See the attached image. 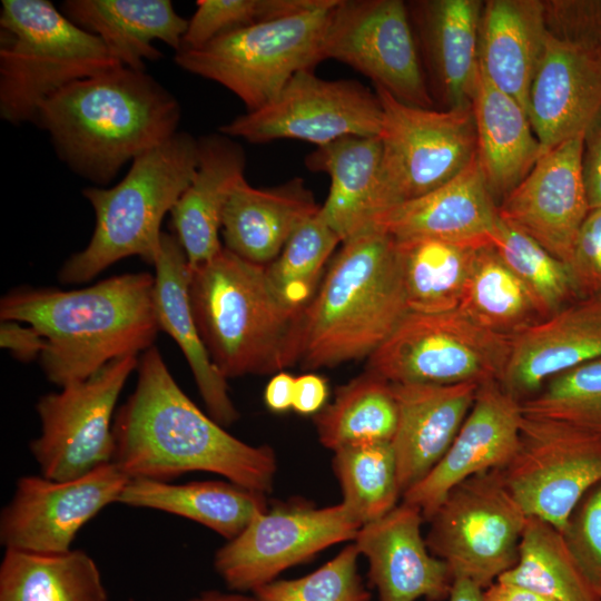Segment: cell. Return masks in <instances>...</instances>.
I'll return each instance as SVG.
<instances>
[{"label":"cell","instance_id":"21","mask_svg":"<svg viewBox=\"0 0 601 601\" xmlns=\"http://www.w3.org/2000/svg\"><path fill=\"white\" fill-rule=\"evenodd\" d=\"M601 114V55L548 32L528 116L543 150L585 135Z\"/></svg>","mask_w":601,"mask_h":601},{"label":"cell","instance_id":"42","mask_svg":"<svg viewBox=\"0 0 601 601\" xmlns=\"http://www.w3.org/2000/svg\"><path fill=\"white\" fill-rule=\"evenodd\" d=\"M524 416L551 420L601 434V358L550 378L521 403Z\"/></svg>","mask_w":601,"mask_h":601},{"label":"cell","instance_id":"6","mask_svg":"<svg viewBox=\"0 0 601 601\" xmlns=\"http://www.w3.org/2000/svg\"><path fill=\"white\" fill-rule=\"evenodd\" d=\"M197 162V139L177 131L138 156L117 185L85 188L82 195L95 211L93 233L88 245L63 263L59 282H90L131 256L152 264L160 246L161 221L191 183Z\"/></svg>","mask_w":601,"mask_h":601},{"label":"cell","instance_id":"20","mask_svg":"<svg viewBox=\"0 0 601 601\" xmlns=\"http://www.w3.org/2000/svg\"><path fill=\"white\" fill-rule=\"evenodd\" d=\"M423 521L417 506L402 502L357 531L354 543L368 562V581L378 601L449 599L454 580L447 564L430 552Z\"/></svg>","mask_w":601,"mask_h":601},{"label":"cell","instance_id":"50","mask_svg":"<svg viewBox=\"0 0 601 601\" xmlns=\"http://www.w3.org/2000/svg\"><path fill=\"white\" fill-rule=\"evenodd\" d=\"M328 396L327 382L321 375L306 373L295 377L292 408L302 415H311L324 408Z\"/></svg>","mask_w":601,"mask_h":601},{"label":"cell","instance_id":"8","mask_svg":"<svg viewBox=\"0 0 601 601\" xmlns=\"http://www.w3.org/2000/svg\"><path fill=\"white\" fill-rule=\"evenodd\" d=\"M338 0L223 33L200 48L180 50L175 62L236 95L247 111L267 105L299 71L324 60L323 43Z\"/></svg>","mask_w":601,"mask_h":601},{"label":"cell","instance_id":"28","mask_svg":"<svg viewBox=\"0 0 601 601\" xmlns=\"http://www.w3.org/2000/svg\"><path fill=\"white\" fill-rule=\"evenodd\" d=\"M60 10L98 37L124 67L137 71H145L146 60L160 59L156 40L179 51L188 27L169 0H67Z\"/></svg>","mask_w":601,"mask_h":601},{"label":"cell","instance_id":"24","mask_svg":"<svg viewBox=\"0 0 601 601\" xmlns=\"http://www.w3.org/2000/svg\"><path fill=\"white\" fill-rule=\"evenodd\" d=\"M397 426L391 441L402 495L444 456L465 421L480 384L392 383Z\"/></svg>","mask_w":601,"mask_h":601},{"label":"cell","instance_id":"5","mask_svg":"<svg viewBox=\"0 0 601 601\" xmlns=\"http://www.w3.org/2000/svg\"><path fill=\"white\" fill-rule=\"evenodd\" d=\"M189 295L201 339L226 380L276 374L297 363L300 315L280 303L265 266L223 246L190 269Z\"/></svg>","mask_w":601,"mask_h":601},{"label":"cell","instance_id":"14","mask_svg":"<svg viewBox=\"0 0 601 601\" xmlns=\"http://www.w3.org/2000/svg\"><path fill=\"white\" fill-rule=\"evenodd\" d=\"M382 106L354 80H325L313 69L296 73L267 105L239 115L219 132L253 144L304 140L317 147L347 136H378Z\"/></svg>","mask_w":601,"mask_h":601},{"label":"cell","instance_id":"27","mask_svg":"<svg viewBox=\"0 0 601 601\" xmlns=\"http://www.w3.org/2000/svg\"><path fill=\"white\" fill-rule=\"evenodd\" d=\"M319 209L302 178L264 189L243 178L224 210V247L245 260L267 266L298 227Z\"/></svg>","mask_w":601,"mask_h":601},{"label":"cell","instance_id":"22","mask_svg":"<svg viewBox=\"0 0 601 601\" xmlns=\"http://www.w3.org/2000/svg\"><path fill=\"white\" fill-rule=\"evenodd\" d=\"M601 358V295L579 298L511 338L499 382L522 403L553 376Z\"/></svg>","mask_w":601,"mask_h":601},{"label":"cell","instance_id":"54","mask_svg":"<svg viewBox=\"0 0 601 601\" xmlns=\"http://www.w3.org/2000/svg\"><path fill=\"white\" fill-rule=\"evenodd\" d=\"M188 601H258V600L254 594L245 595L242 592L224 593L219 591H207Z\"/></svg>","mask_w":601,"mask_h":601},{"label":"cell","instance_id":"45","mask_svg":"<svg viewBox=\"0 0 601 601\" xmlns=\"http://www.w3.org/2000/svg\"><path fill=\"white\" fill-rule=\"evenodd\" d=\"M562 533L581 571L601 597V481L580 499Z\"/></svg>","mask_w":601,"mask_h":601},{"label":"cell","instance_id":"40","mask_svg":"<svg viewBox=\"0 0 601 601\" xmlns=\"http://www.w3.org/2000/svg\"><path fill=\"white\" fill-rule=\"evenodd\" d=\"M338 244L341 238L318 211L298 227L280 254L265 266L274 293L288 311L300 315L307 307Z\"/></svg>","mask_w":601,"mask_h":601},{"label":"cell","instance_id":"17","mask_svg":"<svg viewBox=\"0 0 601 601\" xmlns=\"http://www.w3.org/2000/svg\"><path fill=\"white\" fill-rule=\"evenodd\" d=\"M128 481L114 462L68 481L22 476L1 511L0 542L11 550L67 552L79 530L118 501Z\"/></svg>","mask_w":601,"mask_h":601},{"label":"cell","instance_id":"10","mask_svg":"<svg viewBox=\"0 0 601 601\" xmlns=\"http://www.w3.org/2000/svg\"><path fill=\"white\" fill-rule=\"evenodd\" d=\"M528 515L511 495L500 470L455 485L428 520L430 552L455 579L487 589L518 561Z\"/></svg>","mask_w":601,"mask_h":601},{"label":"cell","instance_id":"44","mask_svg":"<svg viewBox=\"0 0 601 601\" xmlns=\"http://www.w3.org/2000/svg\"><path fill=\"white\" fill-rule=\"evenodd\" d=\"M358 555L355 543H351L312 573L275 580L253 594L258 601H370L371 592L357 571Z\"/></svg>","mask_w":601,"mask_h":601},{"label":"cell","instance_id":"51","mask_svg":"<svg viewBox=\"0 0 601 601\" xmlns=\"http://www.w3.org/2000/svg\"><path fill=\"white\" fill-rule=\"evenodd\" d=\"M295 377L286 372L276 373L266 385L264 401L276 413L292 408Z\"/></svg>","mask_w":601,"mask_h":601},{"label":"cell","instance_id":"37","mask_svg":"<svg viewBox=\"0 0 601 601\" xmlns=\"http://www.w3.org/2000/svg\"><path fill=\"white\" fill-rule=\"evenodd\" d=\"M457 309L479 326L509 337L545 319L531 292L492 245L479 249Z\"/></svg>","mask_w":601,"mask_h":601},{"label":"cell","instance_id":"26","mask_svg":"<svg viewBox=\"0 0 601 601\" xmlns=\"http://www.w3.org/2000/svg\"><path fill=\"white\" fill-rule=\"evenodd\" d=\"M195 176L170 211L175 235L190 269L214 258L223 248L219 240L227 201L245 178V151L231 137L213 134L197 139Z\"/></svg>","mask_w":601,"mask_h":601},{"label":"cell","instance_id":"16","mask_svg":"<svg viewBox=\"0 0 601 601\" xmlns=\"http://www.w3.org/2000/svg\"><path fill=\"white\" fill-rule=\"evenodd\" d=\"M323 56L351 66L402 102L432 106L408 11L401 0H338Z\"/></svg>","mask_w":601,"mask_h":601},{"label":"cell","instance_id":"15","mask_svg":"<svg viewBox=\"0 0 601 601\" xmlns=\"http://www.w3.org/2000/svg\"><path fill=\"white\" fill-rule=\"evenodd\" d=\"M361 526L342 503L324 508L282 503L256 515L218 549L214 566L230 590L253 593L324 549L354 540Z\"/></svg>","mask_w":601,"mask_h":601},{"label":"cell","instance_id":"52","mask_svg":"<svg viewBox=\"0 0 601 601\" xmlns=\"http://www.w3.org/2000/svg\"><path fill=\"white\" fill-rule=\"evenodd\" d=\"M483 601H553L534 591L496 581L483 590Z\"/></svg>","mask_w":601,"mask_h":601},{"label":"cell","instance_id":"49","mask_svg":"<svg viewBox=\"0 0 601 601\" xmlns=\"http://www.w3.org/2000/svg\"><path fill=\"white\" fill-rule=\"evenodd\" d=\"M582 173L590 209L601 208V114L584 137Z\"/></svg>","mask_w":601,"mask_h":601},{"label":"cell","instance_id":"13","mask_svg":"<svg viewBox=\"0 0 601 601\" xmlns=\"http://www.w3.org/2000/svg\"><path fill=\"white\" fill-rule=\"evenodd\" d=\"M500 472L528 516L562 532L580 499L601 481V434L523 415L515 453Z\"/></svg>","mask_w":601,"mask_h":601},{"label":"cell","instance_id":"18","mask_svg":"<svg viewBox=\"0 0 601 601\" xmlns=\"http://www.w3.org/2000/svg\"><path fill=\"white\" fill-rule=\"evenodd\" d=\"M584 137L545 150L529 175L497 205L499 217L569 265L590 210L583 173Z\"/></svg>","mask_w":601,"mask_h":601},{"label":"cell","instance_id":"41","mask_svg":"<svg viewBox=\"0 0 601 601\" xmlns=\"http://www.w3.org/2000/svg\"><path fill=\"white\" fill-rule=\"evenodd\" d=\"M492 246L531 292L545 318L579 299L569 266L501 218Z\"/></svg>","mask_w":601,"mask_h":601},{"label":"cell","instance_id":"12","mask_svg":"<svg viewBox=\"0 0 601 601\" xmlns=\"http://www.w3.org/2000/svg\"><path fill=\"white\" fill-rule=\"evenodd\" d=\"M138 362L134 355L115 359L90 377L39 398L40 434L30 442V452L42 476L73 480L111 462L114 412Z\"/></svg>","mask_w":601,"mask_h":601},{"label":"cell","instance_id":"23","mask_svg":"<svg viewBox=\"0 0 601 601\" xmlns=\"http://www.w3.org/2000/svg\"><path fill=\"white\" fill-rule=\"evenodd\" d=\"M499 221L497 205L475 156L450 181L377 214L370 226L395 239L435 238L482 248L492 245Z\"/></svg>","mask_w":601,"mask_h":601},{"label":"cell","instance_id":"39","mask_svg":"<svg viewBox=\"0 0 601 601\" xmlns=\"http://www.w3.org/2000/svg\"><path fill=\"white\" fill-rule=\"evenodd\" d=\"M333 470L343 493L341 503L361 525L387 514L402 496L391 442L337 450Z\"/></svg>","mask_w":601,"mask_h":601},{"label":"cell","instance_id":"38","mask_svg":"<svg viewBox=\"0 0 601 601\" xmlns=\"http://www.w3.org/2000/svg\"><path fill=\"white\" fill-rule=\"evenodd\" d=\"M497 581L553 601H601L573 558L563 533L535 516L526 520L516 563Z\"/></svg>","mask_w":601,"mask_h":601},{"label":"cell","instance_id":"43","mask_svg":"<svg viewBox=\"0 0 601 601\" xmlns=\"http://www.w3.org/2000/svg\"><path fill=\"white\" fill-rule=\"evenodd\" d=\"M325 1L198 0L196 11L188 20L180 50L200 48L223 33L315 9Z\"/></svg>","mask_w":601,"mask_h":601},{"label":"cell","instance_id":"35","mask_svg":"<svg viewBox=\"0 0 601 601\" xmlns=\"http://www.w3.org/2000/svg\"><path fill=\"white\" fill-rule=\"evenodd\" d=\"M395 240L410 312L457 309L481 248L435 238Z\"/></svg>","mask_w":601,"mask_h":601},{"label":"cell","instance_id":"33","mask_svg":"<svg viewBox=\"0 0 601 601\" xmlns=\"http://www.w3.org/2000/svg\"><path fill=\"white\" fill-rule=\"evenodd\" d=\"M382 158L378 136H347L317 147L306 167L331 178L328 196L319 215L342 243L365 230L373 204Z\"/></svg>","mask_w":601,"mask_h":601},{"label":"cell","instance_id":"46","mask_svg":"<svg viewBox=\"0 0 601 601\" xmlns=\"http://www.w3.org/2000/svg\"><path fill=\"white\" fill-rule=\"evenodd\" d=\"M543 2L548 32L601 55V0H549Z\"/></svg>","mask_w":601,"mask_h":601},{"label":"cell","instance_id":"11","mask_svg":"<svg viewBox=\"0 0 601 601\" xmlns=\"http://www.w3.org/2000/svg\"><path fill=\"white\" fill-rule=\"evenodd\" d=\"M511 338L479 326L459 309L408 312L367 358V371L391 383L500 382Z\"/></svg>","mask_w":601,"mask_h":601},{"label":"cell","instance_id":"3","mask_svg":"<svg viewBox=\"0 0 601 601\" xmlns=\"http://www.w3.org/2000/svg\"><path fill=\"white\" fill-rule=\"evenodd\" d=\"M180 115L175 96L156 79L119 66L53 93L35 124L75 174L107 185L127 162L173 137Z\"/></svg>","mask_w":601,"mask_h":601},{"label":"cell","instance_id":"36","mask_svg":"<svg viewBox=\"0 0 601 601\" xmlns=\"http://www.w3.org/2000/svg\"><path fill=\"white\" fill-rule=\"evenodd\" d=\"M319 442L332 451L391 442L397 426L393 385L367 371L341 386L334 401L315 415Z\"/></svg>","mask_w":601,"mask_h":601},{"label":"cell","instance_id":"19","mask_svg":"<svg viewBox=\"0 0 601 601\" xmlns=\"http://www.w3.org/2000/svg\"><path fill=\"white\" fill-rule=\"evenodd\" d=\"M522 421L521 403L497 381L481 384L451 446L426 476L403 493V502L417 506L428 521L455 485L510 462Z\"/></svg>","mask_w":601,"mask_h":601},{"label":"cell","instance_id":"7","mask_svg":"<svg viewBox=\"0 0 601 601\" xmlns=\"http://www.w3.org/2000/svg\"><path fill=\"white\" fill-rule=\"evenodd\" d=\"M122 66L96 36L48 0H3L0 116L35 122L40 105L67 85Z\"/></svg>","mask_w":601,"mask_h":601},{"label":"cell","instance_id":"30","mask_svg":"<svg viewBox=\"0 0 601 601\" xmlns=\"http://www.w3.org/2000/svg\"><path fill=\"white\" fill-rule=\"evenodd\" d=\"M476 156L496 205L532 170L544 152L526 110L481 71L472 100Z\"/></svg>","mask_w":601,"mask_h":601},{"label":"cell","instance_id":"1","mask_svg":"<svg viewBox=\"0 0 601 601\" xmlns=\"http://www.w3.org/2000/svg\"><path fill=\"white\" fill-rule=\"evenodd\" d=\"M132 393L115 413L114 462L129 479L166 481L189 472L219 474L267 494L277 470L267 445L226 432L179 387L159 349L141 354Z\"/></svg>","mask_w":601,"mask_h":601},{"label":"cell","instance_id":"31","mask_svg":"<svg viewBox=\"0 0 601 601\" xmlns=\"http://www.w3.org/2000/svg\"><path fill=\"white\" fill-rule=\"evenodd\" d=\"M265 495L224 481L173 484L135 477L129 479L117 503L193 520L229 541L267 510Z\"/></svg>","mask_w":601,"mask_h":601},{"label":"cell","instance_id":"25","mask_svg":"<svg viewBox=\"0 0 601 601\" xmlns=\"http://www.w3.org/2000/svg\"><path fill=\"white\" fill-rule=\"evenodd\" d=\"M154 309L159 331L166 332L184 354L209 416L221 426L239 416L227 380L213 363L201 339L189 295L190 268L175 234L164 233L154 259Z\"/></svg>","mask_w":601,"mask_h":601},{"label":"cell","instance_id":"2","mask_svg":"<svg viewBox=\"0 0 601 601\" xmlns=\"http://www.w3.org/2000/svg\"><path fill=\"white\" fill-rule=\"evenodd\" d=\"M152 290L154 275L146 272L71 290L21 286L1 298L0 318L40 332L46 339L40 365L47 380L62 387L154 346L159 327Z\"/></svg>","mask_w":601,"mask_h":601},{"label":"cell","instance_id":"29","mask_svg":"<svg viewBox=\"0 0 601 601\" xmlns=\"http://www.w3.org/2000/svg\"><path fill=\"white\" fill-rule=\"evenodd\" d=\"M548 30L543 2L490 0L480 22V67L490 82L528 112L529 93Z\"/></svg>","mask_w":601,"mask_h":601},{"label":"cell","instance_id":"32","mask_svg":"<svg viewBox=\"0 0 601 601\" xmlns=\"http://www.w3.org/2000/svg\"><path fill=\"white\" fill-rule=\"evenodd\" d=\"M418 8L428 60L447 108L472 105L481 76L483 2L431 0L420 2Z\"/></svg>","mask_w":601,"mask_h":601},{"label":"cell","instance_id":"4","mask_svg":"<svg viewBox=\"0 0 601 601\" xmlns=\"http://www.w3.org/2000/svg\"><path fill=\"white\" fill-rule=\"evenodd\" d=\"M342 244L298 319L306 370L368 358L410 312L395 238L370 226Z\"/></svg>","mask_w":601,"mask_h":601},{"label":"cell","instance_id":"9","mask_svg":"<svg viewBox=\"0 0 601 601\" xmlns=\"http://www.w3.org/2000/svg\"><path fill=\"white\" fill-rule=\"evenodd\" d=\"M382 106V158L373 217L453 179L476 156L472 105L433 110L375 88ZM371 219V221H372Z\"/></svg>","mask_w":601,"mask_h":601},{"label":"cell","instance_id":"34","mask_svg":"<svg viewBox=\"0 0 601 601\" xmlns=\"http://www.w3.org/2000/svg\"><path fill=\"white\" fill-rule=\"evenodd\" d=\"M99 568L82 550L36 553L6 549L0 601H107Z\"/></svg>","mask_w":601,"mask_h":601},{"label":"cell","instance_id":"48","mask_svg":"<svg viewBox=\"0 0 601 601\" xmlns=\"http://www.w3.org/2000/svg\"><path fill=\"white\" fill-rule=\"evenodd\" d=\"M0 346L8 349L20 362L39 358L46 348V339L33 326L17 322L1 321Z\"/></svg>","mask_w":601,"mask_h":601},{"label":"cell","instance_id":"47","mask_svg":"<svg viewBox=\"0 0 601 601\" xmlns=\"http://www.w3.org/2000/svg\"><path fill=\"white\" fill-rule=\"evenodd\" d=\"M568 266L578 298L601 295V208L589 210Z\"/></svg>","mask_w":601,"mask_h":601},{"label":"cell","instance_id":"53","mask_svg":"<svg viewBox=\"0 0 601 601\" xmlns=\"http://www.w3.org/2000/svg\"><path fill=\"white\" fill-rule=\"evenodd\" d=\"M449 601H483V590L469 580L455 579Z\"/></svg>","mask_w":601,"mask_h":601}]
</instances>
